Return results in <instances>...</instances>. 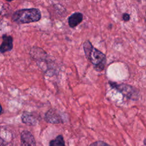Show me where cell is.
<instances>
[{"label":"cell","instance_id":"obj_8","mask_svg":"<svg viewBox=\"0 0 146 146\" xmlns=\"http://www.w3.org/2000/svg\"><path fill=\"white\" fill-rule=\"evenodd\" d=\"M21 119L23 123L29 125H35L38 123L36 117L29 112H24L21 116Z\"/></svg>","mask_w":146,"mask_h":146},{"label":"cell","instance_id":"obj_7","mask_svg":"<svg viewBox=\"0 0 146 146\" xmlns=\"http://www.w3.org/2000/svg\"><path fill=\"white\" fill-rule=\"evenodd\" d=\"M83 19V14L80 12H75L68 18V23L70 27L74 28L79 25Z\"/></svg>","mask_w":146,"mask_h":146},{"label":"cell","instance_id":"obj_4","mask_svg":"<svg viewBox=\"0 0 146 146\" xmlns=\"http://www.w3.org/2000/svg\"><path fill=\"white\" fill-rule=\"evenodd\" d=\"M45 120L51 124H59L64 122V117L60 112L55 109H50L44 115Z\"/></svg>","mask_w":146,"mask_h":146},{"label":"cell","instance_id":"obj_13","mask_svg":"<svg viewBox=\"0 0 146 146\" xmlns=\"http://www.w3.org/2000/svg\"><path fill=\"white\" fill-rule=\"evenodd\" d=\"M2 107H1V106L0 104V113L2 112Z\"/></svg>","mask_w":146,"mask_h":146},{"label":"cell","instance_id":"obj_12","mask_svg":"<svg viewBox=\"0 0 146 146\" xmlns=\"http://www.w3.org/2000/svg\"><path fill=\"white\" fill-rule=\"evenodd\" d=\"M146 139L145 138L144 139V145H146Z\"/></svg>","mask_w":146,"mask_h":146},{"label":"cell","instance_id":"obj_10","mask_svg":"<svg viewBox=\"0 0 146 146\" xmlns=\"http://www.w3.org/2000/svg\"><path fill=\"white\" fill-rule=\"evenodd\" d=\"M122 19H123V20L124 21H125V22L128 21L129 20V19H130V15H129V14H128V13H123V15H122Z\"/></svg>","mask_w":146,"mask_h":146},{"label":"cell","instance_id":"obj_1","mask_svg":"<svg viewBox=\"0 0 146 146\" xmlns=\"http://www.w3.org/2000/svg\"><path fill=\"white\" fill-rule=\"evenodd\" d=\"M83 48L86 58L91 63L94 69L98 72L102 71L107 62L106 55L94 47L88 40L84 42Z\"/></svg>","mask_w":146,"mask_h":146},{"label":"cell","instance_id":"obj_9","mask_svg":"<svg viewBox=\"0 0 146 146\" xmlns=\"http://www.w3.org/2000/svg\"><path fill=\"white\" fill-rule=\"evenodd\" d=\"M49 145L50 146H54V145H65V142L62 135H60L56 136V137L52 140L49 143Z\"/></svg>","mask_w":146,"mask_h":146},{"label":"cell","instance_id":"obj_14","mask_svg":"<svg viewBox=\"0 0 146 146\" xmlns=\"http://www.w3.org/2000/svg\"><path fill=\"white\" fill-rule=\"evenodd\" d=\"M5 1H7V2H11V1H14V0H5Z\"/></svg>","mask_w":146,"mask_h":146},{"label":"cell","instance_id":"obj_2","mask_svg":"<svg viewBox=\"0 0 146 146\" xmlns=\"http://www.w3.org/2000/svg\"><path fill=\"white\" fill-rule=\"evenodd\" d=\"M41 18V13L38 9H22L15 11L11 17L13 22L19 24L29 23L39 21Z\"/></svg>","mask_w":146,"mask_h":146},{"label":"cell","instance_id":"obj_11","mask_svg":"<svg viewBox=\"0 0 146 146\" xmlns=\"http://www.w3.org/2000/svg\"><path fill=\"white\" fill-rule=\"evenodd\" d=\"M108 145L107 143L103 141H98L94 142L92 144H91V145Z\"/></svg>","mask_w":146,"mask_h":146},{"label":"cell","instance_id":"obj_6","mask_svg":"<svg viewBox=\"0 0 146 146\" xmlns=\"http://www.w3.org/2000/svg\"><path fill=\"white\" fill-rule=\"evenodd\" d=\"M2 42L0 46V52L1 53H5L7 51H10L13 47V39L10 35L4 34L2 35Z\"/></svg>","mask_w":146,"mask_h":146},{"label":"cell","instance_id":"obj_5","mask_svg":"<svg viewBox=\"0 0 146 146\" xmlns=\"http://www.w3.org/2000/svg\"><path fill=\"white\" fill-rule=\"evenodd\" d=\"M21 143L22 145H35L36 142L32 133L27 130L23 131L21 133Z\"/></svg>","mask_w":146,"mask_h":146},{"label":"cell","instance_id":"obj_3","mask_svg":"<svg viewBox=\"0 0 146 146\" xmlns=\"http://www.w3.org/2000/svg\"><path fill=\"white\" fill-rule=\"evenodd\" d=\"M109 84L113 88L117 90L128 99L132 100H138L139 98V91L136 88L125 83L117 84L116 82L111 81H109Z\"/></svg>","mask_w":146,"mask_h":146},{"label":"cell","instance_id":"obj_15","mask_svg":"<svg viewBox=\"0 0 146 146\" xmlns=\"http://www.w3.org/2000/svg\"><path fill=\"white\" fill-rule=\"evenodd\" d=\"M1 12H0V15H1Z\"/></svg>","mask_w":146,"mask_h":146}]
</instances>
